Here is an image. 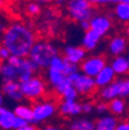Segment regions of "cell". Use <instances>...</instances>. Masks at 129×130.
<instances>
[{
  "mask_svg": "<svg viewBox=\"0 0 129 130\" xmlns=\"http://www.w3.org/2000/svg\"><path fill=\"white\" fill-rule=\"evenodd\" d=\"M56 56H58V49L54 43L48 41H37L30 50L29 59L40 69H49L51 60Z\"/></svg>",
  "mask_w": 129,
  "mask_h": 130,
  "instance_id": "2",
  "label": "cell"
},
{
  "mask_svg": "<svg viewBox=\"0 0 129 130\" xmlns=\"http://www.w3.org/2000/svg\"><path fill=\"white\" fill-rule=\"evenodd\" d=\"M70 130H95V122L87 117H77L69 123Z\"/></svg>",
  "mask_w": 129,
  "mask_h": 130,
  "instance_id": "21",
  "label": "cell"
},
{
  "mask_svg": "<svg viewBox=\"0 0 129 130\" xmlns=\"http://www.w3.org/2000/svg\"><path fill=\"white\" fill-rule=\"evenodd\" d=\"M65 63H66V60L64 59V57L56 56V57L54 58V59L51 60V63H50V68H49V69H52V70L61 71V72H64Z\"/></svg>",
  "mask_w": 129,
  "mask_h": 130,
  "instance_id": "26",
  "label": "cell"
},
{
  "mask_svg": "<svg viewBox=\"0 0 129 130\" xmlns=\"http://www.w3.org/2000/svg\"><path fill=\"white\" fill-rule=\"evenodd\" d=\"M110 68L113 69L116 76H124L129 73V63L127 57L124 56H118L114 57L110 62Z\"/></svg>",
  "mask_w": 129,
  "mask_h": 130,
  "instance_id": "20",
  "label": "cell"
},
{
  "mask_svg": "<svg viewBox=\"0 0 129 130\" xmlns=\"http://www.w3.org/2000/svg\"><path fill=\"white\" fill-rule=\"evenodd\" d=\"M100 98L104 101H112L118 98H126V79H118L100 89Z\"/></svg>",
  "mask_w": 129,
  "mask_h": 130,
  "instance_id": "8",
  "label": "cell"
},
{
  "mask_svg": "<svg viewBox=\"0 0 129 130\" xmlns=\"http://www.w3.org/2000/svg\"><path fill=\"white\" fill-rule=\"evenodd\" d=\"M22 60H23V58H20V57H16V56H11L9 58H8L7 63L8 64H11L12 66H14V68L19 69L20 65L22 64Z\"/></svg>",
  "mask_w": 129,
  "mask_h": 130,
  "instance_id": "32",
  "label": "cell"
},
{
  "mask_svg": "<svg viewBox=\"0 0 129 130\" xmlns=\"http://www.w3.org/2000/svg\"><path fill=\"white\" fill-rule=\"evenodd\" d=\"M41 3H50V1H52V0H40Z\"/></svg>",
  "mask_w": 129,
  "mask_h": 130,
  "instance_id": "46",
  "label": "cell"
},
{
  "mask_svg": "<svg viewBox=\"0 0 129 130\" xmlns=\"http://www.w3.org/2000/svg\"><path fill=\"white\" fill-rule=\"evenodd\" d=\"M108 106H109L110 114L115 117L122 116V115H124L127 111V103L122 98H118V99H114V100L109 101V102H108Z\"/></svg>",
  "mask_w": 129,
  "mask_h": 130,
  "instance_id": "23",
  "label": "cell"
},
{
  "mask_svg": "<svg viewBox=\"0 0 129 130\" xmlns=\"http://www.w3.org/2000/svg\"><path fill=\"white\" fill-rule=\"evenodd\" d=\"M106 66H107V60L105 57L100 55H93L86 57V59L80 64V71L85 76L95 78Z\"/></svg>",
  "mask_w": 129,
  "mask_h": 130,
  "instance_id": "6",
  "label": "cell"
},
{
  "mask_svg": "<svg viewBox=\"0 0 129 130\" xmlns=\"http://www.w3.org/2000/svg\"><path fill=\"white\" fill-rule=\"evenodd\" d=\"M73 87L77 89V92L79 94L87 95L94 92L97 85H95L94 78H91V77L85 76V74H80V77L73 83Z\"/></svg>",
  "mask_w": 129,
  "mask_h": 130,
  "instance_id": "11",
  "label": "cell"
},
{
  "mask_svg": "<svg viewBox=\"0 0 129 130\" xmlns=\"http://www.w3.org/2000/svg\"><path fill=\"white\" fill-rule=\"evenodd\" d=\"M80 74H81V73H79V72H77V73H73V74H71V76H69V79H70V80L72 81V84H73V83H75V81L77 80V79H78L79 77H80Z\"/></svg>",
  "mask_w": 129,
  "mask_h": 130,
  "instance_id": "38",
  "label": "cell"
},
{
  "mask_svg": "<svg viewBox=\"0 0 129 130\" xmlns=\"http://www.w3.org/2000/svg\"><path fill=\"white\" fill-rule=\"evenodd\" d=\"M20 87H21V92L23 96L29 100H37L42 98L47 92L46 83L38 76H33L27 81L20 83Z\"/></svg>",
  "mask_w": 129,
  "mask_h": 130,
  "instance_id": "4",
  "label": "cell"
},
{
  "mask_svg": "<svg viewBox=\"0 0 129 130\" xmlns=\"http://www.w3.org/2000/svg\"><path fill=\"white\" fill-rule=\"evenodd\" d=\"M118 119L112 114L100 116L95 121V130H115L118 127Z\"/></svg>",
  "mask_w": 129,
  "mask_h": 130,
  "instance_id": "18",
  "label": "cell"
},
{
  "mask_svg": "<svg viewBox=\"0 0 129 130\" xmlns=\"http://www.w3.org/2000/svg\"><path fill=\"white\" fill-rule=\"evenodd\" d=\"M58 111L56 103L51 100H44L36 102L33 106V122L38 124L50 120Z\"/></svg>",
  "mask_w": 129,
  "mask_h": 130,
  "instance_id": "5",
  "label": "cell"
},
{
  "mask_svg": "<svg viewBox=\"0 0 129 130\" xmlns=\"http://www.w3.org/2000/svg\"><path fill=\"white\" fill-rule=\"evenodd\" d=\"M122 3H127V4H129V0H121Z\"/></svg>",
  "mask_w": 129,
  "mask_h": 130,
  "instance_id": "47",
  "label": "cell"
},
{
  "mask_svg": "<svg viewBox=\"0 0 129 130\" xmlns=\"http://www.w3.org/2000/svg\"><path fill=\"white\" fill-rule=\"evenodd\" d=\"M115 130H129V121H120Z\"/></svg>",
  "mask_w": 129,
  "mask_h": 130,
  "instance_id": "36",
  "label": "cell"
},
{
  "mask_svg": "<svg viewBox=\"0 0 129 130\" xmlns=\"http://www.w3.org/2000/svg\"><path fill=\"white\" fill-rule=\"evenodd\" d=\"M115 77H116V74L113 71V69L110 68V65H107V66L94 78L95 85H97V87L104 88V87L110 85L112 83H114V81H115Z\"/></svg>",
  "mask_w": 129,
  "mask_h": 130,
  "instance_id": "16",
  "label": "cell"
},
{
  "mask_svg": "<svg viewBox=\"0 0 129 130\" xmlns=\"http://www.w3.org/2000/svg\"><path fill=\"white\" fill-rule=\"evenodd\" d=\"M66 11L71 19L75 21H90L93 18L94 9L89 0H69Z\"/></svg>",
  "mask_w": 129,
  "mask_h": 130,
  "instance_id": "3",
  "label": "cell"
},
{
  "mask_svg": "<svg viewBox=\"0 0 129 130\" xmlns=\"http://www.w3.org/2000/svg\"><path fill=\"white\" fill-rule=\"evenodd\" d=\"M115 18L121 22H129V4L120 1L114 7Z\"/></svg>",
  "mask_w": 129,
  "mask_h": 130,
  "instance_id": "25",
  "label": "cell"
},
{
  "mask_svg": "<svg viewBox=\"0 0 129 130\" xmlns=\"http://www.w3.org/2000/svg\"><path fill=\"white\" fill-rule=\"evenodd\" d=\"M57 5H64V4H67L69 0H55Z\"/></svg>",
  "mask_w": 129,
  "mask_h": 130,
  "instance_id": "43",
  "label": "cell"
},
{
  "mask_svg": "<svg viewBox=\"0 0 129 130\" xmlns=\"http://www.w3.org/2000/svg\"><path fill=\"white\" fill-rule=\"evenodd\" d=\"M11 56L12 55H11V52H9V50H8L5 45H0V59L7 62L8 58Z\"/></svg>",
  "mask_w": 129,
  "mask_h": 130,
  "instance_id": "33",
  "label": "cell"
},
{
  "mask_svg": "<svg viewBox=\"0 0 129 130\" xmlns=\"http://www.w3.org/2000/svg\"><path fill=\"white\" fill-rule=\"evenodd\" d=\"M35 43V35L33 30L21 22L9 24L4 31L3 45L9 50L12 56L27 58Z\"/></svg>",
  "mask_w": 129,
  "mask_h": 130,
  "instance_id": "1",
  "label": "cell"
},
{
  "mask_svg": "<svg viewBox=\"0 0 129 130\" xmlns=\"http://www.w3.org/2000/svg\"><path fill=\"white\" fill-rule=\"evenodd\" d=\"M79 24H80V28L85 32L89 31V30H91V24H90V21H81V22H79Z\"/></svg>",
  "mask_w": 129,
  "mask_h": 130,
  "instance_id": "37",
  "label": "cell"
},
{
  "mask_svg": "<svg viewBox=\"0 0 129 130\" xmlns=\"http://www.w3.org/2000/svg\"><path fill=\"white\" fill-rule=\"evenodd\" d=\"M64 59L71 64H81L86 59L87 51L81 45H66L64 48Z\"/></svg>",
  "mask_w": 129,
  "mask_h": 130,
  "instance_id": "9",
  "label": "cell"
},
{
  "mask_svg": "<svg viewBox=\"0 0 129 130\" xmlns=\"http://www.w3.org/2000/svg\"><path fill=\"white\" fill-rule=\"evenodd\" d=\"M127 59H128V63H129V55H128V57H127Z\"/></svg>",
  "mask_w": 129,
  "mask_h": 130,
  "instance_id": "48",
  "label": "cell"
},
{
  "mask_svg": "<svg viewBox=\"0 0 129 130\" xmlns=\"http://www.w3.org/2000/svg\"><path fill=\"white\" fill-rule=\"evenodd\" d=\"M0 130H5V129H0Z\"/></svg>",
  "mask_w": 129,
  "mask_h": 130,
  "instance_id": "49",
  "label": "cell"
},
{
  "mask_svg": "<svg viewBox=\"0 0 129 130\" xmlns=\"http://www.w3.org/2000/svg\"><path fill=\"white\" fill-rule=\"evenodd\" d=\"M43 130H63V129L57 127V125H47V127L43 128Z\"/></svg>",
  "mask_w": 129,
  "mask_h": 130,
  "instance_id": "39",
  "label": "cell"
},
{
  "mask_svg": "<svg viewBox=\"0 0 129 130\" xmlns=\"http://www.w3.org/2000/svg\"><path fill=\"white\" fill-rule=\"evenodd\" d=\"M27 12L29 13V15H38L41 12V6L38 3H36V1H32V3H29L27 5Z\"/></svg>",
  "mask_w": 129,
  "mask_h": 130,
  "instance_id": "29",
  "label": "cell"
},
{
  "mask_svg": "<svg viewBox=\"0 0 129 130\" xmlns=\"http://www.w3.org/2000/svg\"><path fill=\"white\" fill-rule=\"evenodd\" d=\"M126 35H127V36H129V27H127V28H126Z\"/></svg>",
  "mask_w": 129,
  "mask_h": 130,
  "instance_id": "45",
  "label": "cell"
},
{
  "mask_svg": "<svg viewBox=\"0 0 129 130\" xmlns=\"http://www.w3.org/2000/svg\"><path fill=\"white\" fill-rule=\"evenodd\" d=\"M19 130H37L36 129V127L35 125H33V124H27L26 127H23V128H21V129H19Z\"/></svg>",
  "mask_w": 129,
  "mask_h": 130,
  "instance_id": "40",
  "label": "cell"
},
{
  "mask_svg": "<svg viewBox=\"0 0 129 130\" xmlns=\"http://www.w3.org/2000/svg\"><path fill=\"white\" fill-rule=\"evenodd\" d=\"M94 109H95V106L90 101H85L81 103V110L84 114H91L94 111Z\"/></svg>",
  "mask_w": 129,
  "mask_h": 130,
  "instance_id": "31",
  "label": "cell"
},
{
  "mask_svg": "<svg viewBox=\"0 0 129 130\" xmlns=\"http://www.w3.org/2000/svg\"><path fill=\"white\" fill-rule=\"evenodd\" d=\"M38 69L40 68H38L32 59H29V58H23L22 64L20 65V68L18 69V71H19V81L20 83L27 81L28 79H30L33 77V73L37 72Z\"/></svg>",
  "mask_w": 129,
  "mask_h": 130,
  "instance_id": "14",
  "label": "cell"
},
{
  "mask_svg": "<svg viewBox=\"0 0 129 130\" xmlns=\"http://www.w3.org/2000/svg\"><path fill=\"white\" fill-rule=\"evenodd\" d=\"M27 124H29V122H27L26 120H22L20 117H16L15 121H14V127H13V130H19L21 128L26 127Z\"/></svg>",
  "mask_w": 129,
  "mask_h": 130,
  "instance_id": "34",
  "label": "cell"
},
{
  "mask_svg": "<svg viewBox=\"0 0 129 130\" xmlns=\"http://www.w3.org/2000/svg\"><path fill=\"white\" fill-rule=\"evenodd\" d=\"M100 40H101V36L99 34H97L93 30H89L84 34L83 38H81V46L86 51H92L94 49H97Z\"/></svg>",
  "mask_w": 129,
  "mask_h": 130,
  "instance_id": "17",
  "label": "cell"
},
{
  "mask_svg": "<svg viewBox=\"0 0 129 130\" xmlns=\"http://www.w3.org/2000/svg\"><path fill=\"white\" fill-rule=\"evenodd\" d=\"M58 111L62 116L65 117H77L83 113L80 103L77 102V101H69V100H63L59 103Z\"/></svg>",
  "mask_w": 129,
  "mask_h": 130,
  "instance_id": "12",
  "label": "cell"
},
{
  "mask_svg": "<svg viewBox=\"0 0 129 130\" xmlns=\"http://www.w3.org/2000/svg\"><path fill=\"white\" fill-rule=\"evenodd\" d=\"M1 92L4 95L8 96L13 101H21L23 99V94L21 92L20 81H5L1 86Z\"/></svg>",
  "mask_w": 129,
  "mask_h": 130,
  "instance_id": "13",
  "label": "cell"
},
{
  "mask_svg": "<svg viewBox=\"0 0 129 130\" xmlns=\"http://www.w3.org/2000/svg\"><path fill=\"white\" fill-rule=\"evenodd\" d=\"M16 117L26 120L27 122H33V107L28 105H18L13 109Z\"/></svg>",
  "mask_w": 129,
  "mask_h": 130,
  "instance_id": "24",
  "label": "cell"
},
{
  "mask_svg": "<svg viewBox=\"0 0 129 130\" xmlns=\"http://www.w3.org/2000/svg\"><path fill=\"white\" fill-rule=\"evenodd\" d=\"M90 24H91V30L99 34L101 37L108 34V31L112 29V20L107 15H102V14L94 15L90 20Z\"/></svg>",
  "mask_w": 129,
  "mask_h": 130,
  "instance_id": "10",
  "label": "cell"
},
{
  "mask_svg": "<svg viewBox=\"0 0 129 130\" xmlns=\"http://www.w3.org/2000/svg\"><path fill=\"white\" fill-rule=\"evenodd\" d=\"M92 5H107V4H119L121 0H89Z\"/></svg>",
  "mask_w": 129,
  "mask_h": 130,
  "instance_id": "35",
  "label": "cell"
},
{
  "mask_svg": "<svg viewBox=\"0 0 129 130\" xmlns=\"http://www.w3.org/2000/svg\"><path fill=\"white\" fill-rule=\"evenodd\" d=\"M79 93L77 92V89L75 88L73 86L69 87L64 92V94L62 95L63 100H69V101H77V98H78Z\"/></svg>",
  "mask_w": 129,
  "mask_h": 130,
  "instance_id": "27",
  "label": "cell"
},
{
  "mask_svg": "<svg viewBox=\"0 0 129 130\" xmlns=\"http://www.w3.org/2000/svg\"><path fill=\"white\" fill-rule=\"evenodd\" d=\"M4 4H5V3H4V0H0V9L4 7Z\"/></svg>",
  "mask_w": 129,
  "mask_h": 130,
  "instance_id": "44",
  "label": "cell"
},
{
  "mask_svg": "<svg viewBox=\"0 0 129 130\" xmlns=\"http://www.w3.org/2000/svg\"><path fill=\"white\" fill-rule=\"evenodd\" d=\"M0 76L3 78L4 83L5 81H15L19 80V71L16 68L5 62L0 64Z\"/></svg>",
  "mask_w": 129,
  "mask_h": 130,
  "instance_id": "22",
  "label": "cell"
},
{
  "mask_svg": "<svg viewBox=\"0 0 129 130\" xmlns=\"http://www.w3.org/2000/svg\"><path fill=\"white\" fill-rule=\"evenodd\" d=\"M78 70H79L78 65L71 64V63L66 62V63H65L64 72H63V73H64L66 77H69V76H71V74H73V73H77V72H78Z\"/></svg>",
  "mask_w": 129,
  "mask_h": 130,
  "instance_id": "30",
  "label": "cell"
},
{
  "mask_svg": "<svg viewBox=\"0 0 129 130\" xmlns=\"http://www.w3.org/2000/svg\"><path fill=\"white\" fill-rule=\"evenodd\" d=\"M4 102H5V98H4L3 92H0V108H3Z\"/></svg>",
  "mask_w": 129,
  "mask_h": 130,
  "instance_id": "41",
  "label": "cell"
},
{
  "mask_svg": "<svg viewBox=\"0 0 129 130\" xmlns=\"http://www.w3.org/2000/svg\"><path fill=\"white\" fill-rule=\"evenodd\" d=\"M127 46H128V42H127L126 37H123V36H115L108 43V52L114 57L122 56V54L126 52Z\"/></svg>",
  "mask_w": 129,
  "mask_h": 130,
  "instance_id": "15",
  "label": "cell"
},
{
  "mask_svg": "<svg viewBox=\"0 0 129 130\" xmlns=\"http://www.w3.org/2000/svg\"><path fill=\"white\" fill-rule=\"evenodd\" d=\"M0 64H1V63H0Z\"/></svg>",
  "mask_w": 129,
  "mask_h": 130,
  "instance_id": "50",
  "label": "cell"
},
{
  "mask_svg": "<svg viewBox=\"0 0 129 130\" xmlns=\"http://www.w3.org/2000/svg\"><path fill=\"white\" fill-rule=\"evenodd\" d=\"M94 111L97 114H99V115H101V116L107 115V113L109 111V106H108V103L106 102V101H100V102H98L97 105H95Z\"/></svg>",
  "mask_w": 129,
  "mask_h": 130,
  "instance_id": "28",
  "label": "cell"
},
{
  "mask_svg": "<svg viewBox=\"0 0 129 130\" xmlns=\"http://www.w3.org/2000/svg\"><path fill=\"white\" fill-rule=\"evenodd\" d=\"M15 119L16 116L13 110H9L5 107L0 108V129L13 130Z\"/></svg>",
  "mask_w": 129,
  "mask_h": 130,
  "instance_id": "19",
  "label": "cell"
},
{
  "mask_svg": "<svg viewBox=\"0 0 129 130\" xmlns=\"http://www.w3.org/2000/svg\"><path fill=\"white\" fill-rule=\"evenodd\" d=\"M47 78H48V81H49V84H50V86L56 91V93L58 95H63L64 92L69 87L73 86L72 81L69 79V77H66L64 73L61 72V71L48 69Z\"/></svg>",
  "mask_w": 129,
  "mask_h": 130,
  "instance_id": "7",
  "label": "cell"
},
{
  "mask_svg": "<svg viewBox=\"0 0 129 130\" xmlns=\"http://www.w3.org/2000/svg\"><path fill=\"white\" fill-rule=\"evenodd\" d=\"M126 96H129V79H126Z\"/></svg>",
  "mask_w": 129,
  "mask_h": 130,
  "instance_id": "42",
  "label": "cell"
}]
</instances>
